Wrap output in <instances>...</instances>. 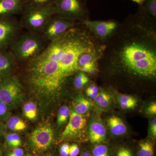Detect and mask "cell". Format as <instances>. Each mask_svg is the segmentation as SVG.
Returning <instances> with one entry per match:
<instances>
[{
	"label": "cell",
	"mask_w": 156,
	"mask_h": 156,
	"mask_svg": "<svg viewBox=\"0 0 156 156\" xmlns=\"http://www.w3.org/2000/svg\"><path fill=\"white\" fill-rule=\"evenodd\" d=\"M101 44L87 27L76 26L49 42L36 57L19 65V77L37 100L57 102L79 71L81 54Z\"/></svg>",
	"instance_id": "cell-1"
},
{
	"label": "cell",
	"mask_w": 156,
	"mask_h": 156,
	"mask_svg": "<svg viewBox=\"0 0 156 156\" xmlns=\"http://www.w3.org/2000/svg\"><path fill=\"white\" fill-rule=\"evenodd\" d=\"M99 73L154 82L156 77V19L138 5L105 44Z\"/></svg>",
	"instance_id": "cell-2"
},
{
	"label": "cell",
	"mask_w": 156,
	"mask_h": 156,
	"mask_svg": "<svg viewBox=\"0 0 156 156\" xmlns=\"http://www.w3.org/2000/svg\"><path fill=\"white\" fill-rule=\"evenodd\" d=\"M49 43L40 33L23 31L13 42L9 50L19 65L36 57Z\"/></svg>",
	"instance_id": "cell-3"
},
{
	"label": "cell",
	"mask_w": 156,
	"mask_h": 156,
	"mask_svg": "<svg viewBox=\"0 0 156 156\" xmlns=\"http://www.w3.org/2000/svg\"><path fill=\"white\" fill-rule=\"evenodd\" d=\"M55 142L53 127L48 122H44L37 127L29 135L26 140V147L35 155L50 156Z\"/></svg>",
	"instance_id": "cell-4"
},
{
	"label": "cell",
	"mask_w": 156,
	"mask_h": 156,
	"mask_svg": "<svg viewBox=\"0 0 156 156\" xmlns=\"http://www.w3.org/2000/svg\"><path fill=\"white\" fill-rule=\"evenodd\" d=\"M54 5L42 7L27 5L19 20L22 28L27 31L40 33L51 17L56 14Z\"/></svg>",
	"instance_id": "cell-5"
},
{
	"label": "cell",
	"mask_w": 156,
	"mask_h": 156,
	"mask_svg": "<svg viewBox=\"0 0 156 156\" xmlns=\"http://www.w3.org/2000/svg\"><path fill=\"white\" fill-rule=\"evenodd\" d=\"M26 91L15 73L0 80V100L12 109L19 107L25 99Z\"/></svg>",
	"instance_id": "cell-6"
},
{
	"label": "cell",
	"mask_w": 156,
	"mask_h": 156,
	"mask_svg": "<svg viewBox=\"0 0 156 156\" xmlns=\"http://www.w3.org/2000/svg\"><path fill=\"white\" fill-rule=\"evenodd\" d=\"M85 0H56V14L70 20L83 22L90 19V12Z\"/></svg>",
	"instance_id": "cell-7"
},
{
	"label": "cell",
	"mask_w": 156,
	"mask_h": 156,
	"mask_svg": "<svg viewBox=\"0 0 156 156\" xmlns=\"http://www.w3.org/2000/svg\"><path fill=\"white\" fill-rule=\"evenodd\" d=\"M81 23L87 27L95 38L103 44L111 38L121 24V22L114 19L107 20H89Z\"/></svg>",
	"instance_id": "cell-8"
},
{
	"label": "cell",
	"mask_w": 156,
	"mask_h": 156,
	"mask_svg": "<svg viewBox=\"0 0 156 156\" xmlns=\"http://www.w3.org/2000/svg\"><path fill=\"white\" fill-rule=\"evenodd\" d=\"M87 123L84 115L78 114L72 110L67 126L61 134L60 140L62 141L83 140L87 132Z\"/></svg>",
	"instance_id": "cell-9"
},
{
	"label": "cell",
	"mask_w": 156,
	"mask_h": 156,
	"mask_svg": "<svg viewBox=\"0 0 156 156\" xmlns=\"http://www.w3.org/2000/svg\"><path fill=\"white\" fill-rule=\"evenodd\" d=\"M81 24V22L66 19L55 14L51 17L40 33L50 42L70 29Z\"/></svg>",
	"instance_id": "cell-10"
},
{
	"label": "cell",
	"mask_w": 156,
	"mask_h": 156,
	"mask_svg": "<svg viewBox=\"0 0 156 156\" xmlns=\"http://www.w3.org/2000/svg\"><path fill=\"white\" fill-rule=\"evenodd\" d=\"M23 31L16 16L0 19V50H8Z\"/></svg>",
	"instance_id": "cell-11"
},
{
	"label": "cell",
	"mask_w": 156,
	"mask_h": 156,
	"mask_svg": "<svg viewBox=\"0 0 156 156\" xmlns=\"http://www.w3.org/2000/svg\"><path fill=\"white\" fill-rule=\"evenodd\" d=\"M27 5V0H0V19L21 14Z\"/></svg>",
	"instance_id": "cell-12"
},
{
	"label": "cell",
	"mask_w": 156,
	"mask_h": 156,
	"mask_svg": "<svg viewBox=\"0 0 156 156\" xmlns=\"http://www.w3.org/2000/svg\"><path fill=\"white\" fill-rule=\"evenodd\" d=\"M18 64L10 50H0V80L14 73Z\"/></svg>",
	"instance_id": "cell-13"
},
{
	"label": "cell",
	"mask_w": 156,
	"mask_h": 156,
	"mask_svg": "<svg viewBox=\"0 0 156 156\" xmlns=\"http://www.w3.org/2000/svg\"><path fill=\"white\" fill-rule=\"evenodd\" d=\"M107 131L104 125L99 120H94L89 124L88 137L91 143H103L107 140Z\"/></svg>",
	"instance_id": "cell-14"
},
{
	"label": "cell",
	"mask_w": 156,
	"mask_h": 156,
	"mask_svg": "<svg viewBox=\"0 0 156 156\" xmlns=\"http://www.w3.org/2000/svg\"><path fill=\"white\" fill-rule=\"evenodd\" d=\"M107 123L112 134L115 136H122L127 132V126L119 117L112 116L108 119Z\"/></svg>",
	"instance_id": "cell-15"
},
{
	"label": "cell",
	"mask_w": 156,
	"mask_h": 156,
	"mask_svg": "<svg viewBox=\"0 0 156 156\" xmlns=\"http://www.w3.org/2000/svg\"><path fill=\"white\" fill-rule=\"evenodd\" d=\"M72 110L78 114L84 115L90 110L92 104L83 95H76L73 101Z\"/></svg>",
	"instance_id": "cell-16"
},
{
	"label": "cell",
	"mask_w": 156,
	"mask_h": 156,
	"mask_svg": "<svg viewBox=\"0 0 156 156\" xmlns=\"http://www.w3.org/2000/svg\"><path fill=\"white\" fill-rule=\"evenodd\" d=\"M6 131L17 132L24 131L27 127L25 121L17 116H11L5 123Z\"/></svg>",
	"instance_id": "cell-17"
},
{
	"label": "cell",
	"mask_w": 156,
	"mask_h": 156,
	"mask_svg": "<svg viewBox=\"0 0 156 156\" xmlns=\"http://www.w3.org/2000/svg\"><path fill=\"white\" fill-rule=\"evenodd\" d=\"M73 87L76 90L83 89L90 82V77L86 73L78 71L72 78Z\"/></svg>",
	"instance_id": "cell-18"
},
{
	"label": "cell",
	"mask_w": 156,
	"mask_h": 156,
	"mask_svg": "<svg viewBox=\"0 0 156 156\" xmlns=\"http://www.w3.org/2000/svg\"><path fill=\"white\" fill-rule=\"evenodd\" d=\"M22 144V140L19 134L16 133L6 132L5 134L4 147L11 150L20 147Z\"/></svg>",
	"instance_id": "cell-19"
},
{
	"label": "cell",
	"mask_w": 156,
	"mask_h": 156,
	"mask_svg": "<svg viewBox=\"0 0 156 156\" xmlns=\"http://www.w3.org/2000/svg\"><path fill=\"white\" fill-rule=\"evenodd\" d=\"M22 111L24 117L27 119L34 121L37 118L38 108L35 101H29L24 104Z\"/></svg>",
	"instance_id": "cell-20"
},
{
	"label": "cell",
	"mask_w": 156,
	"mask_h": 156,
	"mask_svg": "<svg viewBox=\"0 0 156 156\" xmlns=\"http://www.w3.org/2000/svg\"><path fill=\"white\" fill-rule=\"evenodd\" d=\"M154 145L150 140H146L140 141L138 145L137 156H154Z\"/></svg>",
	"instance_id": "cell-21"
},
{
	"label": "cell",
	"mask_w": 156,
	"mask_h": 156,
	"mask_svg": "<svg viewBox=\"0 0 156 156\" xmlns=\"http://www.w3.org/2000/svg\"><path fill=\"white\" fill-rule=\"evenodd\" d=\"M118 100L121 108L124 110L134 108L137 103L136 98L131 95H120Z\"/></svg>",
	"instance_id": "cell-22"
},
{
	"label": "cell",
	"mask_w": 156,
	"mask_h": 156,
	"mask_svg": "<svg viewBox=\"0 0 156 156\" xmlns=\"http://www.w3.org/2000/svg\"><path fill=\"white\" fill-rule=\"evenodd\" d=\"M70 114L71 110L68 107L63 105L59 108L56 121L57 128L58 129L67 124L69 120Z\"/></svg>",
	"instance_id": "cell-23"
},
{
	"label": "cell",
	"mask_w": 156,
	"mask_h": 156,
	"mask_svg": "<svg viewBox=\"0 0 156 156\" xmlns=\"http://www.w3.org/2000/svg\"><path fill=\"white\" fill-rule=\"evenodd\" d=\"M91 153L93 156H112V154L109 147L102 143L95 144Z\"/></svg>",
	"instance_id": "cell-24"
},
{
	"label": "cell",
	"mask_w": 156,
	"mask_h": 156,
	"mask_svg": "<svg viewBox=\"0 0 156 156\" xmlns=\"http://www.w3.org/2000/svg\"><path fill=\"white\" fill-rule=\"evenodd\" d=\"M141 6L147 14L156 19V0H145Z\"/></svg>",
	"instance_id": "cell-25"
},
{
	"label": "cell",
	"mask_w": 156,
	"mask_h": 156,
	"mask_svg": "<svg viewBox=\"0 0 156 156\" xmlns=\"http://www.w3.org/2000/svg\"><path fill=\"white\" fill-rule=\"evenodd\" d=\"M12 109L11 106L0 100V122L5 124L11 116Z\"/></svg>",
	"instance_id": "cell-26"
},
{
	"label": "cell",
	"mask_w": 156,
	"mask_h": 156,
	"mask_svg": "<svg viewBox=\"0 0 156 156\" xmlns=\"http://www.w3.org/2000/svg\"><path fill=\"white\" fill-rule=\"evenodd\" d=\"M56 0H27V5L35 7H45L54 5Z\"/></svg>",
	"instance_id": "cell-27"
},
{
	"label": "cell",
	"mask_w": 156,
	"mask_h": 156,
	"mask_svg": "<svg viewBox=\"0 0 156 156\" xmlns=\"http://www.w3.org/2000/svg\"><path fill=\"white\" fill-rule=\"evenodd\" d=\"M115 156H136L131 148L122 145L118 148L115 152Z\"/></svg>",
	"instance_id": "cell-28"
},
{
	"label": "cell",
	"mask_w": 156,
	"mask_h": 156,
	"mask_svg": "<svg viewBox=\"0 0 156 156\" xmlns=\"http://www.w3.org/2000/svg\"><path fill=\"white\" fill-rule=\"evenodd\" d=\"M5 156H24V151L21 148H15L6 153Z\"/></svg>",
	"instance_id": "cell-29"
},
{
	"label": "cell",
	"mask_w": 156,
	"mask_h": 156,
	"mask_svg": "<svg viewBox=\"0 0 156 156\" xmlns=\"http://www.w3.org/2000/svg\"><path fill=\"white\" fill-rule=\"evenodd\" d=\"M70 145L68 143H65L60 146L59 149V156L69 155Z\"/></svg>",
	"instance_id": "cell-30"
},
{
	"label": "cell",
	"mask_w": 156,
	"mask_h": 156,
	"mask_svg": "<svg viewBox=\"0 0 156 156\" xmlns=\"http://www.w3.org/2000/svg\"><path fill=\"white\" fill-rule=\"evenodd\" d=\"M80 153V149L78 144H73L70 145L69 155V156H77Z\"/></svg>",
	"instance_id": "cell-31"
},
{
	"label": "cell",
	"mask_w": 156,
	"mask_h": 156,
	"mask_svg": "<svg viewBox=\"0 0 156 156\" xmlns=\"http://www.w3.org/2000/svg\"><path fill=\"white\" fill-rule=\"evenodd\" d=\"M146 113L150 115H154L156 114V103L152 102L146 109Z\"/></svg>",
	"instance_id": "cell-32"
},
{
	"label": "cell",
	"mask_w": 156,
	"mask_h": 156,
	"mask_svg": "<svg viewBox=\"0 0 156 156\" xmlns=\"http://www.w3.org/2000/svg\"><path fill=\"white\" fill-rule=\"evenodd\" d=\"M6 131L5 125L0 122V146L4 145L5 141V134Z\"/></svg>",
	"instance_id": "cell-33"
},
{
	"label": "cell",
	"mask_w": 156,
	"mask_h": 156,
	"mask_svg": "<svg viewBox=\"0 0 156 156\" xmlns=\"http://www.w3.org/2000/svg\"><path fill=\"white\" fill-rule=\"evenodd\" d=\"M150 133L151 136L154 138H156V119H154L151 123L150 128Z\"/></svg>",
	"instance_id": "cell-34"
},
{
	"label": "cell",
	"mask_w": 156,
	"mask_h": 156,
	"mask_svg": "<svg viewBox=\"0 0 156 156\" xmlns=\"http://www.w3.org/2000/svg\"><path fill=\"white\" fill-rule=\"evenodd\" d=\"M80 156H93L91 153L89 152L86 150H83L80 154Z\"/></svg>",
	"instance_id": "cell-35"
},
{
	"label": "cell",
	"mask_w": 156,
	"mask_h": 156,
	"mask_svg": "<svg viewBox=\"0 0 156 156\" xmlns=\"http://www.w3.org/2000/svg\"><path fill=\"white\" fill-rule=\"evenodd\" d=\"M5 156V147H4V145L0 146V156Z\"/></svg>",
	"instance_id": "cell-36"
},
{
	"label": "cell",
	"mask_w": 156,
	"mask_h": 156,
	"mask_svg": "<svg viewBox=\"0 0 156 156\" xmlns=\"http://www.w3.org/2000/svg\"><path fill=\"white\" fill-rule=\"evenodd\" d=\"M132 2L137 3L138 5H142L145 0H131Z\"/></svg>",
	"instance_id": "cell-37"
},
{
	"label": "cell",
	"mask_w": 156,
	"mask_h": 156,
	"mask_svg": "<svg viewBox=\"0 0 156 156\" xmlns=\"http://www.w3.org/2000/svg\"><path fill=\"white\" fill-rule=\"evenodd\" d=\"M25 156H33L30 153H27L26 154V155Z\"/></svg>",
	"instance_id": "cell-38"
},
{
	"label": "cell",
	"mask_w": 156,
	"mask_h": 156,
	"mask_svg": "<svg viewBox=\"0 0 156 156\" xmlns=\"http://www.w3.org/2000/svg\"><path fill=\"white\" fill-rule=\"evenodd\" d=\"M38 156H48L44 155H39Z\"/></svg>",
	"instance_id": "cell-39"
},
{
	"label": "cell",
	"mask_w": 156,
	"mask_h": 156,
	"mask_svg": "<svg viewBox=\"0 0 156 156\" xmlns=\"http://www.w3.org/2000/svg\"><path fill=\"white\" fill-rule=\"evenodd\" d=\"M50 156H57V155H50Z\"/></svg>",
	"instance_id": "cell-40"
},
{
	"label": "cell",
	"mask_w": 156,
	"mask_h": 156,
	"mask_svg": "<svg viewBox=\"0 0 156 156\" xmlns=\"http://www.w3.org/2000/svg\"><path fill=\"white\" fill-rule=\"evenodd\" d=\"M85 1H86V2H87V1H88V0H85Z\"/></svg>",
	"instance_id": "cell-41"
}]
</instances>
